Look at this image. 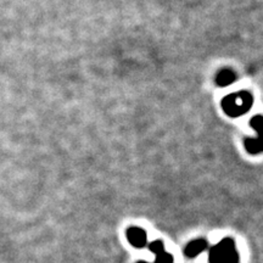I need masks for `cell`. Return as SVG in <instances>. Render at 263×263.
<instances>
[{
  "label": "cell",
  "instance_id": "cell-1",
  "mask_svg": "<svg viewBox=\"0 0 263 263\" xmlns=\"http://www.w3.org/2000/svg\"><path fill=\"white\" fill-rule=\"evenodd\" d=\"M251 105L252 98L247 91L229 94L222 100V109L231 117H239L246 114Z\"/></svg>",
  "mask_w": 263,
  "mask_h": 263
},
{
  "label": "cell",
  "instance_id": "cell-2",
  "mask_svg": "<svg viewBox=\"0 0 263 263\" xmlns=\"http://www.w3.org/2000/svg\"><path fill=\"white\" fill-rule=\"evenodd\" d=\"M208 261L210 263H239L235 242L231 237L221 240L210 250Z\"/></svg>",
  "mask_w": 263,
  "mask_h": 263
},
{
  "label": "cell",
  "instance_id": "cell-3",
  "mask_svg": "<svg viewBox=\"0 0 263 263\" xmlns=\"http://www.w3.org/2000/svg\"><path fill=\"white\" fill-rule=\"evenodd\" d=\"M251 124L259 132L260 139H246L245 140V147L251 154H257V152L263 150V118L261 116L255 117L251 121Z\"/></svg>",
  "mask_w": 263,
  "mask_h": 263
},
{
  "label": "cell",
  "instance_id": "cell-4",
  "mask_svg": "<svg viewBox=\"0 0 263 263\" xmlns=\"http://www.w3.org/2000/svg\"><path fill=\"white\" fill-rule=\"evenodd\" d=\"M127 239H128L129 244L132 246L137 247V249H143V247L146 246L147 244V235L142 228H138V227H131V228L127 231Z\"/></svg>",
  "mask_w": 263,
  "mask_h": 263
},
{
  "label": "cell",
  "instance_id": "cell-5",
  "mask_svg": "<svg viewBox=\"0 0 263 263\" xmlns=\"http://www.w3.org/2000/svg\"><path fill=\"white\" fill-rule=\"evenodd\" d=\"M208 242L205 239H196L189 242L184 249V255L189 259H195L196 256L207 250Z\"/></svg>",
  "mask_w": 263,
  "mask_h": 263
},
{
  "label": "cell",
  "instance_id": "cell-6",
  "mask_svg": "<svg viewBox=\"0 0 263 263\" xmlns=\"http://www.w3.org/2000/svg\"><path fill=\"white\" fill-rule=\"evenodd\" d=\"M235 79H236L235 72H233V71L229 70V68H226V70L219 71L218 75H217L216 77V83L217 86L219 87H227L229 86V84L233 83Z\"/></svg>",
  "mask_w": 263,
  "mask_h": 263
},
{
  "label": "cell",
  "instance_id": "cell-7",
  "mask_svg": "<svg viewBox=\"0 0 263 263\" xmlns=\"http://www.w3.org/2000/svg\"><path fill=\"white\" fill-rule=\"evenodd\" d=\"M150 251L154 252L155 255L161 254V252L165 251V247H163V242L161 240H155V241L150 242L149 244Z\"/></svg>",
  "mask_w": 263,
  "mask_h": 263
},
{
  "label": "cell",
  "instance_id": "cell-8",
  "mask_svg": "<svg viewBox=\"0 0 263 263\" xmlns=\"http://www.w3.org/2000/svg\"><path fill=\"white\" fill-rule=\"evenodd\" d=\"M154 263H173V256L168 252L163 251L161 254L156 255V259H155Z\"/></svg>",
  "mask_w": 263,
  "mask_h": 263
},
{
  "label": "cell",
  "instance_id": "cell-9",
  "mask_svg": "<svg viewBox=\"0 0 263 263\" xmlns=\"http://www.w3.org/2000/svg\"><path fill=\"white\" fill-rule=\"evenodd\" d=\"M137 263H149V262H146V261H139V262H137Z\"/></svg>",
  "mask_w": 263,
  "mask_h": 263
}]
</instances>
